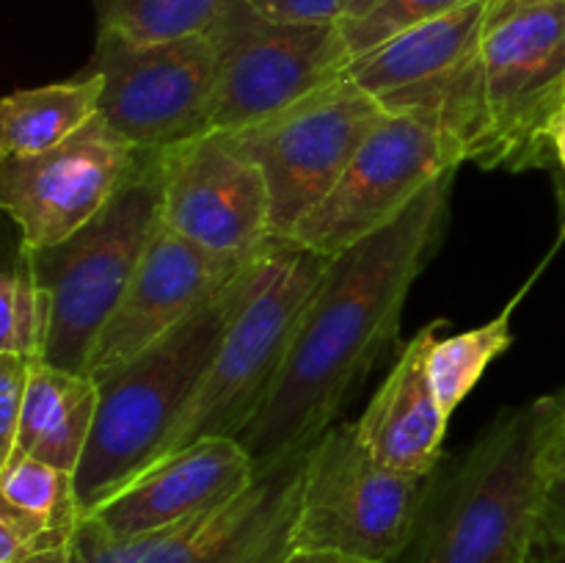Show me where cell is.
I'll use <instances>...</instances> for the list:
<instances>
[{"label":"cell","mask_w":565,"mask_h":563,"mask_svg":"<svg viewBox=\"0 0 565 563\" xmlns=\"http://www.w3.org/2000/svg\"><path fill=\"white\" fill-rule=\"evenodd\" d=\"M456 171L390 226L331 257L263 408L237 434L257 475L307 453L340 423L370 368L395 342L414 282L441 246Z\"/></svg>","instance_id":"6da1fadb"},{"label":"cell","mask_w":565,"mask_h":563,"mask_svg":"<svg viewBox=\"0 0 565 563\" xmlns=\"http://www.w3.org/2000/svg\"><path fill=\"white\" fill-rule=\"evenodd\" d=\"M565 436V395L505 408L475 439L397 563H527Z\"/></svg>","instance_id":"7a4b0ae2"},{"label":"cell","mask_w":565,"mask_h":563,"mask_svg":"<svg viewBox=\"0 0 565 563\" xmlns=\"http://www.w3.org/2000/svg\"><path fill=\"white\" fill-rule=\"evenodd\" d=\"M252 263L169 337L97 381V423L75 472L83 513L94 511L158 461L224 340Z\"/></svg>","instance_id":"3957f363"},{"label":"cell","mask_w":565,"mask_h":563,"mask_svg":"<svg viewBox=\"0 0 565 563\" xmlns=\"http://www.w3.org/2000/svg\"><path fill=\"white\" fill-rule=\"evenodd\" d=\"M329 263V257L281 241L254 259L224 340L158 461L207 436H237L252 423Z\"/></svg>","instance_id":"277c9868"},{"label":"cell","mask_w":565,"mask_h":563,"mask_svg":"<svg viewBox=\"0 0 565 563\" xmlns=\"http://www.w3.org/2000/svg\"><path fill=\"white\" fill-rule=\"evenodd\" d=\"M480 132L469 163L550 169L565 119V0H489L480 28Z\"/></svg>","instance_id":"5b68a950"},{"label":"cell","mask_w":565,"mask_h":563,"mask_svg":"<svg viewBox=\"0 0 565 563\" xmlns=\"http://www.w3.org/2000/svg\"><path fill=\"white\" fill-rule=\"evenodd\" d=\"M158 226V152L141 149L136 174L97 219L58 246L33 248L39 282L50 296L44 362L86 373L94 346L132 285Z\"/></svg>","instance_id":"8992f818"},{"label":"cell","mask_w":565,"mask_h":563,"mask_svg":"<svg viewBox=\"0 0 565 563\" xmlns=\"http://www.w3.org/2000/svg\"><path fill=\"white\" fill-rule=\"evenodd\" d=\"M434 489L436 475L390 467L362 445L356 423L340 419L309 447L296 546L397 563Z\"/></svg>","instance_id":"52a82bcc"},{"label":"cell","mask_w":565,"mask_h":563,"mask_svg":"<svg viewBox=\"0 0 565 563\" xmlns=\"http://www.w3.org/2000/svg\"><path fill=\"white\" fill-rule=\"evenodd\" d=\"M386 108L340 77L252 127L230 132L259 166L270 193V232L287 243L296 226L334 191Z\"/></svg>","instance_id":"ba28073f"},{"label":"cell","mask_w":565,"mask_h":563,"mask_svg":"<svg viewBox=\"0 0 565 563\" xmlns=\"http://www.w3.org/2000/svg\"><path fill=\"white\" fill-rule=\"evenodd\" d=\"M218 55L213 130L252 127L340 81L351 53L337 25H287L230 0L207 28Z\"/></svg>","instance_id":"9c48e42d"},{"label":"cell","mask_w":565,"mask_h":563,"mask_svg":"<svg viewBox=\"0 0 565 563\" xmlns=\"http://www.w3.org/2000/svg\"><path fill=\"white\" fill-rule=\"evenodd\" d=\"M88 72L103 77V119L136 149H169L213 130L218 55L210 33L127 42L97 31Z\"/></svg>","instance_id":"30bf717a"},{"label":"cell","mask_w":565,"mask_h":563,"mask_svg":"<svg viewBox=\"0 0 565 563\" xmlns=\"http://www.w3.org/2000/svg\"><path fill=\"white\" fill-rule=\"evenodd\" d=\"M461 163H467L461 144L441 127L417 116L386 114L359 147L334 191L296 226L287 243L320 257H337L390 226Z\"/></svg>","instance_id":"8fae6325"},{"label":"cell","mask_w":565,"mask_h":563,"mask_svg":"<svg viewBox=\"0 0 565 563\" xmlns=\"http://www.w3.org/2000/svg\"><path fill=\"white\" fill-rule=\"evenodd\" d=\"M307 453L257 475L226 506L166 530L108 539L83 519L72 563H285L296 546Z\"/></svg>","instance_id":"7c38bea8"},{"label":"cell","mask_w":565,"mask_h":563,"mask_svg":"<svg viewBox=\"0 0 565 563\" xmlns=\"http://www.w3.org/2000/svg\"><path fill=\"white\" fill-rule=\"evenodd\" d=\"M158 177L160 224L193 246L248 263L276 243L263 171L230 132L158 149Z\"/></svg>","instance_id":"4fadbf2b"},{"label":"cell","mask_w":565,"mask_h":563,"mask_svg":"<svg viewBox=\"0 0 565 563\" xmlns=\"http://www.w3.org/2000/svg\"><path fill=\"white\" fill-rule=\"evenodd\" d=\"M138 160L141 149L99 114L47 152L0 158V204L20 230V243L58 246L103 213L136 174Z\"/></svg>","instance_id":"5bb4252c"},{"label":"cell","mask_w":565,"mask_h":563,"mask_svg":"<svg viewBox=\"0 0 565 563\" xmlns=\"http://www.w3.org/2000/svg\"><path fill=\"white\" fill-rule=\"evenodd\" d=\"M248 263L215 257L160 224L119 309L94 346L86 373L94 381H103L141 357L218 296Z\"/></svg>","instance_id":"9a60e30c"},{"label":"cell","mask_w":565,"mask_h":563,"mask_svg":"<svg viewBox=\"0 0 565 563\" xmlns=\"http://www.w3.org/2000/svg\"><path fill=\"white\" fill-rule=\"evenodd\" d=\"M254 480L257 469L237 436H207L152 464L86 522L108 539H136L226 506Z\"/></svg>","instance_id":"2e32d148"},{"label":"cell","mask_w":565,"mask_h":563,"mask_svg":"<svg viewBox=\"0 0 565 563\" xmlns=\"http://www.w3.org/2000/svg\"><path fill=\"white\" fill-rule=\"evenodd\" d=\"M441 320L425 326L397 353L367 408L356 419L362 445L384 464L414 475H436L445 458L447 423L428 370Z\"/></svg>","instance_id":"e0dca14e"},{"label":"cell","mask_w":565,"mask_h":563,"mask_svg":"<svg viewBox=\"0 0 565 563\" xmlns=\"http://www.w3.org/2000/svg\"><path fill=\"white\" fill-rule=\"evenodd\" d=\"M486 6L489 0L406 28L370 53L353 59L342 77L381 103L392 94L447 75L478 55Z\"/></svg>","instance_id":"ac0fdd59"},{"label":"cell","mask_w":565,"mask_h":563,"mask_svg":"<svg viewBox=\"0 0 565 563\" xmlns=\"http://www.w3.org/2000/svg\"><path fill=\"white\" fill-rule=\"evenodd\" d=\"M99 408V384L88 373L33 362L14 453L75 475L86 456Z\"/></svg>","instance_id":"d6986e66"},{"label":"cell","mask_w":565,"mask_h":563,"mask_svg":"<svg viewBox=\"0 0 565 563\" xmlns=\"http://www.w3.org/2000/svg\"><path fill=\"white\" fill-rule=\"evenodd\" d=\"M103 105V77L83 72L72 81L17 88L0 103V158L47 152L81 132Z\"/></svg>","instance_id":"ffe728a7"},{"label":"cell","mask_w":565,"mask_h":563,"mask_svg":"<svg viewBox=\"0 0 565 563\" xmlns=\"http://www.w3.org/2000/svg\"><path fill=\"white\" fill-rule=\"evenodd\" d=\"M519 301H522V293H516L513 301L489 323L434 340L428 353V370L447 419L472 395L486 370L513 346L511 323Z\"/></svg>","instance_id":"44dd1931"},{"label":"cell","mask_w":565,"mask_h":563,"mask_svg":"<svg viewBox=\"0 0 565 563\" xmlns=\"http://www.w3.org/2000/svg\"><path fill=\"white\" fill-rule=\"evenodd\" d=\"M0 508L22 513L50 530L70 533H77L86 519L75 475L22 453L0 464Z\"/></svg>","instance_id":"7402d4cb"},{"label":"cell","mask_w":565,"mask_h":563,"mask_svg":"<svg viewBox=\"0 0 565 563\" xmlns=\"http://www.w3.org/2000/svg\"><path fill=\"white\" fill-rule=\"evenodd\" d=\"M50 337V296L36 274L33 248L20 243L0 276V353L42 362Z\"/></svg>","instance_id":"603a6c76"},{"label":"cell","mask_w":565,"mask_h":563,"mask_svg":"<svg viewBox=\"0 0 565 563\" xmlns=\"http://www.w3.org/2000/svg\"><path fill=\"white\" fill-rule=\"evenodd\" d=\"M97 31L127 42H169L204 33L230 0H92Z\"/></svg>","instance_id":"cb8c5ba5"},{"label":"cell","mask_w":565,"mask_h":563,"mask_svg":"<svg viewBox=\"0 0 565 563\" xmlns=\"http://www.w3.org/2000/svg\"><path fill=\"white\" fill-rule=\"evenodd\" d=\"M472 3H483V0H379L362 17L342 20L340 31L353 61L384 44L386 39L406 31V28L434 20V17L450 14V11Z\"/></svg>","instance_id":"d4e9b609"},{"label":"cell","mask_w":565,"mask_h":563,"mask_svg":"<svg viewBox=\"0 0 565 563\" xmlns=\"http://www.w3.org/2000/svg\"><path fill=\"white\" fill-rule=\"evenodd\" d=\"M33 359L0 353V464L14 456Z\"/></svg>","instance_id":"484cf974"},{"label":"cell","mask_w":565,"mask_h":563,"mask_svg":"<svg viewBox=\"0 0 565 563\" xmlns=\"http://www.w3.org/2000/svg\"><path fill=\"white\" fill-rule=\"evenodd\" d=\"M257 14L287 25H337L351 0H246Z\"/></svg>","instance_id":"4316f807"},{"label":"cell","mask_w":565,"mask_h":563,"mask_svg":"<svg viewBox=\"0 0 565 563\" xmlns=\"http://www.w3.org/2000/svg\"><path fill=\"white\" fill-rule=\"evenodd\" d=\"M541 539L565 541V469H557L550 484V491H546Z\"/></svg>","instance_id":"83f0119b"},{"label":"cell","mask_w":565,"mask_h":563,"mask_svg":"<svg viewBox=\"0 0 565 563\" xmlns=\"http://www.w3.org/2000/svg\"><path fill=\"white\" fill-rule=\"evenodd\" d=\"M550 169L555 174L557 196H561V213H563V230H565V119L557 125L555 136L550 144Z\"/></svg>","instance_id":"f1b7e54d"},{"label":"cell","mask_w":565,"mask_h":563,"mask_svg":"<svg viewBox=\"0 0 565 563\" xmlns=\"http://www.w3.org/2000/svg\"><path fill=\"white\" fill-rule=\"evenodd\" d=\"M285 563H375V561L345 555V552H337V550H307V546H292V552L285 557Z\"/></svg>","instance_id":"f546056e"},{"label":"cell","mask_w":565,"mask_h":563,"mask_svg":"<svg viewBox=\"0 0 565 563\" xmlns=\"http://www.w3.org/2000/svg\"><path fill=\"white\" fill-rule=\"evenodd\" d=\"M539 555H541V563H565V541L541 539Z\"/></svg>","instance_id":"4dcf8cb0"},{"label":"cell","mask_w":565,"mask_h":563,"mask_svg":"<svg viewBox=\"0 0 565 563\" xmlns=\"http://www.w3.org/2000/svg\"><path fill=\"white\" fill-rule=\"evenodd\" d=\"M375 3H379V0H351V6H348V11H345V17H342V20H351V17H362L364 11L373 9Z\"/></svg>","instance_id":"1f68e13d"},{"label":"cell","mask_w":565,"mask_h":563,"mask_svg":"<svg viewBox=\"0 0 565 563\" xmlns=\"http://www.w3.org/2000/svg\"><path fill=\"white\" fill-rule=\"evenodd\" d=\"M557 469H565V436H563V445H561V456H557Z\"/></svg>","instance_id":"d6a6232c"},{"label":"cell","mask_w":565,"mask_h":563,"mask_svg":"<svg viewBox=\"0 0 565 563\" xmlns=\"http://www.w3.org/2000/svg\"><path fill=\"white\" fill-rule=\"evenodd\" d=\"M527 563H541V555H539V550H535V555L533 557H530V561Z\"/></svg>","instance_id":"836d02e7"},{"label":"cell","mask_w":565,"mask_h":563,"mask_svg":"<svg viewBox=\"0 0 565 563\" xmlns=\"http://www.w3.org/2000/svg\"><path fill=\"white\" fill-rule=\"evenodd\" d=\"M563 395H565V392H563Z\"/></svg>","instance_id":"e575fe53"}]
</instances>
